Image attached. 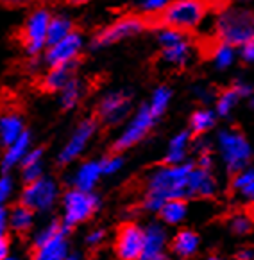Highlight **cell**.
Masks as SVG:
<instances>
[{
  "label": "cell",
  "instance_id": "cell-1",
  "mask_svg": "<svg viewBox=\"0 0 254 260\" xmlns=\"http://www.w3.org/2000/svg\"><path fill=\"white\" fill-rule=\"evenodd\" d=\"M195 164L165 165L156 169L149 176L147 196H145V208L152 212H160L165 201L168 199H186L192 198L190 194V181Z\"/></svg>",
  "mask_w": 254,
  "mask_h": 260
},
{
  "label": "cell",
  "instance_id": "cell-2",
  "mask_svg": "<svg viewBox=\"0 0 254 260\" xmlns=\"http://www.w3.org/2000/svg\"><path fill=\"white\" fill-rule=\"evenodd\" d=\"M215 29L220 42L242 47L249 40H254V13L235 8L224 9L216 18Z\"/></svg>",
  "mask_w": 254,
  "mask_h": 260
},
{
  "label": "cell",
  "instance_id": "cell-3",
  "mask_svg": "<svg viewBox=\"0 0 254 260\" xmlns=\"http://www.w3.org/2000/svg\"><path fill=\"white\" fill-rule=\"evenodd\" d=\"M216 153L229 172L238 174L240 171L249 167L252 147L240 131L222 129L216 135Z\"/></svg>",
  "mask_w": 254,
  "mask_h": 260
},
{
  "label": "cell",
  "instance_id": "cell-4",
  "mask_svg": "<svg viewBox=\"0 0 254 260\" xmlns=\"http://www.w3.org/2000/svg\"><path fill=\"white\" fill-rule=\"evenodd\" d=\"M208 11L206 0H172L170 6L161 13L165 27H172L177 31H192L204 20Z\"/></svg>",
  "mask_w": 254,
  "mask_h": 260
},
{
  "label": "cell",
  "instance_id": "cell-5",
  "mask_svg": "<svg viewBox=\"0 0 254 260\" xmlns=\"http://www.w3.org/2000/svg\"><path fill=\"white\" fill-rule=\"evenodd\" d=\"M158 43L161 47V56L168 65L185 67L192 57V42L183 31L163 27L158 32Z\"/></svg>",
  "mask_w": 254,
  "mask_h": 260
},
{
  "label": "cell",
  "instance_id": "cell-6",
  "mask_svg": "<svg viewBox=\"0 0 254 260\" xmlns=\"http://www.w3.org/2000/svg\"><path fill=\"white\" fill-rule=\"evenodd\" d=\"M50 22H52V16L47 9H36L25 20V25H23L22 31V42L30 56H36L47 47Z\"/></svg>",
  "mask_w": 254,
  "mask_h": 260
},
{
  "label": "cell",
  "instance_id": "cell-7",
  "mask_svg": "<svg viewBox=\"0 0 254 260\" xmlns=\"http://www.w3.org/2000/svg\"><path fill=\"white\" fill-rule=\"evenodd\" d=\"M63 207H65V224L74 226L77 222L88 221L95 214V210L99 208V199L91 192L72 188L63 198Z\"/></svg>",
  "mask_w": 254,
  "mask_h": 260
},
{
  "label": "cell",
  "instance_id": "cell-8",
  "mask_svg": "<svg viewBox=\"0 0 254 260\" xmlns=\"http://www.w3.org/2000/svg\"><path fill=\"white\" fill-rule=\"evenodd\" d=\"M156 120L158 119L154 117V113L149 110L147 104H143V106L133 115V119L127 122V126L124 127L120 137L115 142V147H117L118 151H124V149H129V147L136 146L138 142L143 140L149 131L154 127Z\"/></svg>",
  "mask_w": 254,
  "mask_h": 260
},
{
  "label": "cell",
  "instance_id": "cell-9",
  "mask_svg": "<svg viewBox=\"0 0 254 260\" xmlns=\"http://www.w3.org/2000/svg\"><path fill=\"white\" fill-rule=\"evenodd\" d=\"M57 196H59V188H57L56 181L42 176L40 180L32 181V183H27L22 194V203L25 207H29L32 212H43L49 210L56 203Z\"/></svg>",
  "mask_w": 254,
  "mask_h": 260
},
{
  "label": "cell",
  "instance_id": "cell-10",
  "mask_svg": "<svg viewBox=\"0 0 254 260\" xmlns=\"http://www.w3.org/2000/svg\"><path fill=\"white\" fill-rule=\"evenodd\" d=\"M145 248V232L133 222L120 226L115 241V251L120 260H141Z\"/></svg>",
  "mask_w": 254,
  "mask_h": 260
},
{
  "label": "cell",
  "instance_id": "cell-11",
  "mask_svg": "<svg viewBox=\"0 0 254 260\" xmlns=\"http://www.w3.org/2000/svg\"><path fill=\"white\" fill-rule=\"evenodd\" d=\"M145 29V22L138 16H125L117 22H113L110 27L102 29L99 35L95 36L93 45L97 47H107L117 42H122L125 38H131L134 35H140Z\"/></svg>",
  "mask_w": 254,
  "mask_h": 260
},
{
  "label": "cell",
  "instance_id": "cell-12",
  "mask_svg": "<svg viewBox=\"0 0 254 260\" xmlns=\"http://www.w3.org/2000/svg\"><path fill=\"white\" fill-rule=\"evenodd\" d=\"M95 131H97V122L93 119H86L76 127V131L72 133V137L68 138V142L65 144V147L61 149L57 161L61 165L72 164L74 160L81 156L84 153V149L88 147L90 140L93 138Z\"/></svg>",
  "mask_w": 254,
  "mask_h": 260
},
{
  "label": "cell",
  "instance_id": "cell-13",
  "mask_svg": "<svg viewBox=\"0 0 254 260\" xmlns=\"http://www.w3.org/2000/svg\"><path fill=\"white\" fill-rule=\"evenodd\" d=\"M81 49H83V38L77 32H72V35L66 36L65 40H61L56 45L47 47L45 61L50 69H54V67L74 65Z\"/></svg>",
  "mask_w": 254,
  "mask_h": 260
},
{
  "label": "cell",
  "instance_id": "cell-14",
  "mask_svg": "<svg viewBox=\"0 0 254 260\" xmlns=\"http://www.w3.org/2000/svg\"><path fill=\"white\" fill-rule=\"evenodd\" d=\"M131 108V99L125 92H113L100 101L99 117L106 124H118L127 117Z\"/></svg>",
  "mask_w": 254,
  "mask_h": 260
},
{
  "label": "cell",
  "instance_id": "cell-15",
  "mask_svg": "<svg viewBox=\"0 0 254 260\" xmlns=\"http://www.w3.org/2000/svg\"><path fill=\"white\" fill-rule=\"evenodd\" d=\"M165 230L160 224H152L145 230V248L141 260H167L165 256Z\"/></svg>",
  "mask_w": 254,
  "mask_h": 260
},
{
  "label": "cell",
  "instance_id": "cell-16",
  "mask_svg": "<svg viewBox=\"0 0 254 260\" xmlns=\"http://www.w3.org/2000/svg\"><path fill=\"white\" fill-rule=\"evenodd\" d=\"M66 230L61 232L50 241L34 246V253L30 260H65L66 258Z\"/></svg>",
  "mask_w": 254,
  "mask_h": 260
},
{
  "label": "cell",
  "instance_id": "cell-17",
  "mask_svg": "<svg viewBox=\"0 0 254 260\" xmlns=\"http://www.w3.org/2000/svg\"><path fill=\"white\" fill-rule=\"evenodd\" d=\"M102 176V169H100V161H84L81 164V167L74 174V188L84 192H91V188L95 187V183L99 181V178Z\"/></svg>",
  "mask_w": 254,
  "mask_h": 260
},
{
  "label": "cell",
  "instance_id": "cell-18",
  "mask_svg": "<svg viewBox=\"0 0 254 260\" xmlns=\"http://www.w3.org/2000/svg\"><path fill=\"white\" fill-rule=\"evenodd\" d=\"M23 133H25V127H23V120L18 113L8 111L0 117V144L4 147L11 146Z\"/></svg>",
  "mask_w": 254,
  "mask_h": 260
},
{
  "label": "cell",
  "instance_id": "cell-19",
  "mask_svg": "<svg viewBox=\"0 0 254 260\" xmlns=\"http://www.w3.org/2000/svg\"><path fill=\"white\" fill-rule=\"evenodd\" d=\"M30 151V135L23 133L16 142H13L11 146L6 147L4 158H2V171L8 172L9 169H13L15 165H22L25 154Z\"/></svg>",
  "mask_w": 254,
  "mask_h": 260
},
{
  "label": "cell",
  "instance_id": "cell-20",
  "mask_svg": "<svg viewBox=\"0 0 254 260\" xmlns=\"http://www.w3.org/2000/svg\"><path fill=\"white\" fill-rule=\"evenodd\" d=\"M190 144H192V133H190V131H181V133H177L175 137H172L170 144H168V149H167V156H165L167 165L185 164Z\"/></svg>",
  "mask_w": 254,
  "mask_h": 260
},
{
  "label": "cell",
  "instance_id": "cell-21",
  "mask_svg": "<svg viewBox=\"0 0 254 260\" xmlns=\"http://www.w3.org/2000/svg\"><path fill=\"white\" fill-rule=\"evenodd\" d=\"M72 67L74 65L50 69L43 77V88L49 90V92H61L68 84V81L72 79Z\"/></svg>",
  "mask_w": 254,
  "mask_h": 260
},
{
  "label": "cell",
  "instance_id": "cell-22",
  "mask_svg": "<svg viewBox=\"0 0 254 260\" xmlns=\"http://www.w3.org/2000/svg\"><path fill=\"white\" fill-rule=\"evenodd\" d=\"M199 248V237L192 230H183L175 235L174 242H172V249L175 255L179 256H192Z\"/></svg>",
  "mask_w": 254,
  "mask_h": 260
},
{
  "label": "cell",
  "instance_id": "cell-23",
  "mask_svg": "<svg viewBox=\"0 0 254 260\" xmlns=\"http://www.w3.org/2000/svg\"><path fill=\"white\" fill-rule=\"evenodd\" d=\"M216 111L213 110H197L190 119V133L192 135H204L213 129L216 124Z\"/></svg>",
  "mask_w": 254,
  "mask_h": 260
},
{
  "label": "cell",
  "instance_id": "cell-24",
  "mask_svg": "<svg viewBox=\"0 0 254 260\" xmlns=\"http://www.w3.org/2000/svg\"><path fill=\"white\" fill-rule=\"evenodd\" d=\"M186 212H188V208H186L185 199H168L163 203L158 214L168 224H179L186 217Z\"/></svg>",
  "mask_w": 254,
  "mask_h": 260
},
{
  "label": "cell",
  "instance_id": "cell-25",
  "mask_svg": "<svg viewBox=\"0 0 254 260\" xmlns=\"http://www.w3.org/2000/svg\"><path fill=\"white\" fill-rule=\"evenodd\" d=\"M74 32L72 29V22L63 16H56L52 18L49 25V38H47V47H52L56 43H59L61 40H65L66 36H70Z\"/></svg>",
  "mask_w": 254,
  "mask_h": 260
},
{
  "label": "cell",
  "instance_id": "cell-26",
  "mask_svg": "<svg viewBox=\"0 0 254 260\" xmlns=\"http://www.w3.org/2000/svg\"><path fill=\"white\" fill-rule=\"evenodd\" d=\"M9 224L18 234L27 232L30 228V224H32V210L29 207H25L23 203L13 207L11 214H9Z\"/></svg>",
  "mask_w": 254,
  "mask_h": 260
},
{
  "label": "cell",
  "instance_id": "cell-27",
  "mask_svg": "<svg viewBox=\"0 0 254 260\" xmlns=\"http://www.w3.org/2000/svg\"><path fill=\"white\" fill-rule=\"evenodd\" d=\"M240 101H242V97H240V93L236 92L235 86L224 90L215 101L216 115H219V117H228V115H231V111L235 110V106L240 103Z\"/></svg>",
  "mask_w": 254,
  "mask_h": 260
},
{
  "label": "cell",
  "instance_id": "cell-28",
  "mask_svg": "<svg viewBox=\"0 0 254 260\" xmlns=\"http://www.w3.org/2000/svg\"><path fill=\"white\" fill-rule=\"evenodd\" d=\"M211 59H213V63H215V67L219 70L229 69V67H231L233 63H235V59H236L235 47L229 45V43L220 42L219 45L211 50Z\"/></svg>",
  "mask_w": 254,
  "mask_h": 260
},
{
  "label": "cell",
  "instance_id": "cell-29",
  "mask_svg": "<svg viewBox=\"0 0 254 260\" xmlns=\"http://www.w3.org/2000/svg\"><path fill=\"white\" fill-rule=\"evenodd\" d=\"M170 99H172V92L167 86H160V88H156L154 92H152V97L147 103V106H149V110L154 113L156 119H160L161 115L167 111L168 104H170Z\"/></svg>",
  "mask_w": 254,
  "mask_h": 260
},
{
  "label": "cell",
  "instance_id": "cell-30",
  "mask_svg": "<svg viewBox=\"0 0 254 260\" xmlns=\"http://www.w3.org/2000/svg\"><path fill=\"white\" fill-rule=\"evenodd\" d=\"M81 95H83V88H81L79 81L70 79L68 84L61 90V97H59L61 106L65 108V110H70V108L77 106V103L81 101Z\"/></svg>",
  "mask_w": 254,
  "mask_h": 260
},
{
  "label": "cell",
  "instance_id": "cell-31",
  "mask_svg": "<svg viewBox=\"0 0 254 260\" xmlns=\"http://www.w3.org/2000/svg\"><path fill=\"white\" fill-rule=\"evenodd\" d=\"M99 161H100V169H102V174H115L124 165V158L118 156V154H110V156L102 158Z\"/></svg>",
  "mask_w": 254,
  "mask_h": 260
},
{
  "label": "cell",
  "instance_id": "cell-32",
  "mask_svg": "<svg viewBox=\"0 0 254 260\" xmlns=\"http://www.w3.org/2000/svg\"><path fill=\"white\" fill-rule=\"evenodd\" d=\"M172 0H141V11L143 13H152V15H156V13H163L165 9L170 6Z\"/></svg>",
  "mask_w": 254,
  "mask_h": 260
},
{
  "label": "cell",
  "instance_id": "cell-33",
  "mask_svg": "<svg viewBox=\"0 0 254 260\" xmlns=\"http://www.w3.org/2000/svg\"><path fill=\"white\" fill-rule=\"evenodd\" d=\"M250 228H252V222H250V219L247 217V215H235V217H233L231 230L235 232V234L245 235L250 232Z\"/></svg>",
  "mask_w": 254,
  "mask_h": 260
},
{
  "label": "cell",
  "instance_id": "cell-34",
  "mask_svg": "<svg viewBox=\"0 0 254 260\" xmlns=\"http://www.w3.org/2000/svg\"><path fill=\"white\" fill-rule=\"evenodd\" d=\"M42 176H43V164L22 167V178H23V181H25V183H32V181L40 180Z\"/></svg>",
  "mask_w": 254,
  "mask_h": 260
},
{
  "label": "cell",
  "instance_id": "cell-35",
  "mask_svg": "<svg viewBox=\"0 0 254 260\" xmlns=\"http://www.w3.org/2000/svg\"><path fill=\"white\" fill-rule=\"evenodd\" d=\"M11 190H13V181H11V178L6 174V176L0 178V210L4 208V201L9 198Z\"/></svg>",
  "mask_w": 254,
  "mask_h": 260
},
{
  "label": "cell",
  "instance_id": "cell-36",
  "mask_svg": "<svg viewBox=\"0 0 254 260\" xmlns=\"http://www.w3.org/2000/svg\"><path fill=\"white\" fill-rule=\"evenodd\" d=\"M240 57H242V61L252 65L254 63V40H249V42L240 47Z\"/></svg>",
  "mask_w": 254,
  "mask_h": 260
},
{
  "label": "cell",
  "instance_id": "cell-37",
  "mask_svg": "<svg viewBox=\"0 0 254 260\" xmlns=\"http://www.w3.org/2000/svg\"><path fill=\"white\" fill-rule=\"evenodd\" d=\"M8 249H9V241L6 237V232H0V260L8 258Z\"/></svg>",
  "mask_w": 254,
  "mask_h": 260
},
{
  "label": "cell",
  "instance_id": "cell-38",
  "mask_svg": "<svg viewBox=\"0 0 254 260\" xmlns=\"http://www.w3.org/2000/svg\"><path fill=\"white\" fill-rule=\"evenodd\" d=\"M238 192L243 196V198L247 199V201H250V203H254V180L250 181L249 185H245V187H243L242 190H238Z\"/></svg>",
  "mask_w": 254,
  "mask_h": 260
},
{
  "label": "cell",
  "instance_id": "cell-39",
  "mask_svg": "<svg viewBox=\"0 0 254 260\" xmlns=\"http://www.w3.org/2000/svg\"><path fill=\"white\" fill-rule=\"evenodd\" d=\"M104 239V232L102 230H97V232H91L90 235H88V244L90 246H97L100 241Z\"/></svg>",
  "mask_w": 254,
  "mask_h": 260
},
{
  "label": "cell",
  "instance_id": "cell-40",
  "mask_svg": "<svg viewBox=\"0 0 254 260\" xmlns=\"http://www.w3.org/2000/svg\"><path fill=\"white\" fill-rule=\"evenodd\" d=\"M32 0H0V4L4 6H13V8H18V6H27L30 4Z\"/></svg>",
  "mask_w": 254,
  "mask_h": 260
},
{
  "label": "cell",
  "instance_id": "cell-41",
  "mask_svg": "<svg viewBox=\"0 0 254 260\" xmlns=\"http://www.w3.org/2000/svg\"><path fill=\"white\" fill-rule=\"evenodd\" d=\"M195 92H197V95H201V99H202V101H209V99H211V90H209V88H204V86H199V88L195 90Z\"/></svg>",
  "mask_w": 254,
  "mask_h": 260
},
{
  "label": "cell",
  "instance_id": "cell-42",
  "mask_svg": "<svg viewBox=\"0 0 254 260\" xmlns=\"http://www.w3.org/2000/svg\"><path fill=\"white\" fill-rule=\"evenodd\" d=\"M252 256H254V253L250 251V249H243V251L238 253V258L240 260H252Z\"/></svg>",
  "mask_w": 254,
  "mask_h": 260
},
{
  "label": "cell",
  "instance_id": "cell-43",
  "mask_svg": "<svg viewBox=\"0 0 254 260\" xmlns=\"http://www.w3.org/2000/svg\"><path fill=\"white\" fill-rule=\"evenodd\" d=\"M70 2H74V4H84V2H88V0H70Z\"/></svg>",
  "mask_w": 254,
  "mask_h": 260
},
{
  "label": "cell",
  "instance_id": "cell-44",
  "mask_svg": "<svg viewBox=\"0 0 254 260\" xmlns=\"http://www.w3.org/2000/svg\"><path fill=\"white\" fill-rule=\"evenodd\" d=\"M206 260H222V258H219V256H209V258H206Z\"/></svg>",
  "mask_w": 254,
  "mask_h": 260
},
{
  "label": "cell",
  "instance_id": "cell-45",
  "mask_svg": "<svg viewBox=\"0 0 254 260\" xmlns=\"http://www.w3.org/2000/svg\"><path fill=\"white\" fill-rule=\"evenodd\" d=\"M250 108H252V110H254V95L250 97Z\"/></svg>",
  "mask_w": 254,
  "mask_h": 260
},
{
  "label": "cell",
  "instance_id": "cell-46",
  "mask_svg": "<svg viewBox=\"0 0 254 260\" xmlns=\"http://www.w3.org/2000/svg\"><path fill=\"white\" fill-rule=\"evenodd\" d=\"M65 260H77V256H74V255H72V256H66Z\"/></svg>",
  "mask_w": 254,
  "mask_h": 260
},
{
  "label": "cell",
  "instance_id": "cell-47",
  "mask_svg": "<svg viewBox=\"0 0 254 260\" xmlns=\"http://www.w3.org/2000/svg\"><path fill=\"white\" fill-rule=\"evenodd\" d=\"M242 2H245V0H242Z\"/></svg>",
  "mask_w": 254,
  "mask_h": 260
}]
</instances>
